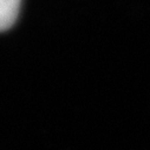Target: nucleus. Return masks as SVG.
<instances>
[{"mask_svg": "<svg viewBox=\"0 0 150 150\" xmlns=\"http://www.w3.org/2000/svg\"><path fill=\"white\" fill-rule=\"evenodd\" d=\"M21 0H0V32L10 30L18 19Z\"/></svg>", "mask_w": 150, "mask_h": 150, "instance_id": "f257e3e1", "label": "nucleus"}]
</instances>
